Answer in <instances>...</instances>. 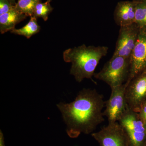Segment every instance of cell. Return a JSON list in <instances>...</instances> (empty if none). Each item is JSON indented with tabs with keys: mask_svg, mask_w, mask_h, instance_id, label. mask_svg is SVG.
I'll return each mask as SVG.
<instances>
[{
	"mask_svg": "<svg viewBox=\"0 0 146 146\" xmlns=\"http://www.w3.org/2000/svg\"><path fill=\"white\" fill-rule=\"evenodd\" d=\"M114 15L115 23L120 27L135 23V0L118 3Z\"/></svg>",
	"mask_w": 146,
	"mask_h": 146,
	"instance_id": "30bf717a",
	"label": "cell"
},
{
	"mask_svg": "<svg viewBox=\"0 0 146 146\" xmlns=\"http://www.w3.org/2000/svg\"><path fill=\"white\" fill-rule=\"evenodd\" d=\"M105 105L104 96L95 89H84L80 91L70 103L57 104L67 125L66 131L71 138H77L81 133H92L104 121L103 109Z\"/></svg>",
	"mask_w": 146,
	"mask_h": 146,
	"instance_id": "6da1fadb",
	"label": "cell"
},
{
	"mask_svg": "<svg viewBox=\"0 0 146 146\" xmlns=\"http://www.w3.org/2000/svg\"><path fill=\"white\" fill-rule=\"evenodd\" d=\"M15 6L8 0H0V15L7 13Z\"/></svg>",
	"mask_w": 146,
	"mask_h": 146,
	"instance_id": "2e32d148",
	"label": "cell"
},
{
	"mask_svg": "<svg viewBox=\"0 0 146 146\" xmlns=\"http://www.w3.org/2000/svg\"><path fill=\"white\" fill-rule=\"evenodd\" d=\"M139 116L144 123H146V105L145 104L138 112Z\"/></svg>",
	"mask_w": 146,
	"mask_h": 146,
	"instance_id": "e0dca14e",
	"label": "cell"
},
{
	"mask_svg": "<svg viewBox=\"0 0 146 146\" xmlns=\"http://www.w3.org/2000/svg\"><path fill=\"white\" fill-rule=\"evenodd\" d=\"M0 146H5L3 134L1 130H0Z\"/></svg>",
	"mask_w": 146,
	"mask_h": 146,
	"instance_id": "ac0fdd59",
	"label": "cell"
},
{
	"mask_svg": "<svg viewBox=\"0 0 146 146\" xmlns=\"http://www.w3.org/2000/svg\"><path fill=\"white\" fill-rule=\"evenodd\" d=\"M135 22L140 29L146 30V0H135Z\"/></svg>",
	"mask_w": 146,
	"mask_h": 146,
	"instance_id": "4fadbf2b",
	"label": "cell"
},
{
	"mask_svg": "<svg viewBox=\"0 0 146 146\" xmlns=\"http://www.w3.org/2000/svg\"><path fill=\"white\" fill-rule=\"evenodd\" d=\"M125 95L128 107L138 113L146 101V70L126 86Z\"/></svg>",
	"mask_w": 146,
	"mask_h": 146,
	"instance_id": "8992f818",
	"label": "cell"
},
{
	"mask_svg": "<svg viewBox=\"0 0 146 146\" xmlns=\"http://www.w3.org/2000/svg\"><path fill=\"white\" fill-rule=\"evenodd\" d=\"M145 104H146V101L145 102ZM145 104H144V105H145Z\"/></svg>",
	"mask_w": 146,
	"mask_h": 146,
	"instance_id": "7402d4cb",
	"label": "cell"
},
{
	"mask_svg": "<svg viewBox=\"0 0 146 146\" xmlns=\"http://www.w3.org/2000/svg\"><path fill=\"white\" fill-rule=\"evenodd\" d=\"M41 0H18L15 7L21 13L27 16H33L36 5Z\"/></svg>",
	"mask_w": 146,
	"mask_h": 146,
	"instance_id": "5bb4252c",
	"label": "cell"
},
{
	"mask_svg": "<svg viewBox=\"0 0 146 146\" xmlns=\"http://www.w3.org/2000/svg\"><path fill=\"white\" fill-rule=\"evenodd\" d=\"M145 129L146 130V123H145Z\"/></svg>",
	"mask_w": 146,
	"mask_h": 146,
	"instance_id": "ffe728a7",
	"label": "cell"
},
{
	"mask_svg": "<svg viewBox=\"0 0 146 146\" xmlns=\"http://www.w3.org/2000/svg\"><path fill=\"white\" fill-rule=\"evenodd\" d=\"M47 1H51V0H47Z\"/></svg>",
	"mask_w": 146,
	"mask_h": 146,
	"instance_id": "44dd1931",
	"label": "cell"
},
{
	"mask_svg": "<svg viewBox=\"0 0 146 146\" xmlns=\"http://www.w3.org/2000/svg\"><path fill=\"white\" fill-rule=\"evenodd\" d=\"M130 69L127 80V86L133 78L146 70V30L140 29L135 47L130 57Z\"/></svg>",
	"mask_w": 146,
	"mask_h": 146,
	"instance_id": "ba28073f",
	"label": "cell"
},
{
	"mask_svg": "<svg viewBox=\"0 0 146 146\" xmlns=\"http://www.w3.org/2000/svg\"><path fill=\"white\" fill-rule=\"evenodd\" d=\"M108 48L106 46L83 44L65 50L63 53L64 61L72 63L70 74L76 81L81 82L84 79H91L100 60L106 56Z\"/></svg>",
	"mask_w": 146,
	"mask_h": 146,
	"instance_id": "7a4b0ae2",
	"label": "cell"
},
{
	"mask_svg": "<svg viewBox=\"0 0 146 146\" xmlns=\"http://www.w3.org/2000/svg\"><path fill=\"white\" fill-rule=\"evenodd\" d=\"M118 122L123 127L128 138L129 146H145L146 130L145 123L138 112L128 107Z\"/></svg>",
	"mask_w": 146,
	"mask_h": 146,
	"instance_id": "277c9868",
	"label": "cell"
},
{
	"mask_svg": "<svg viewBox=\"0 0 146 146\" xmlns=\"http://www.w3.org/2000/svg\"><path fill=\"white\" fill-rule=\"evenodd\" d=\"M37 18L34 16L31 17L29 23L22 28L14 29L10 31L14 34L22 35L26 37L27 39L30 38L33 35L38 33L40 30V27L37 23Z\"/></svg>",
	"mask_w": 146,
	"mask_h": 146,
	"instance_id": "7c38bea8",
	"label": "cell"
},
{
	"mask_svg": "<svg viewBox=\"0 0 146 146\" xmlns=\"http://www.w3.org/2000/svg\"><path fill=\"white\" fill-rule=\"evenodd\" d=\"M91 135L100 146H129L127 134L118 122L108 123L106 126Z\"/></svg>",
	"mask_w": 146,
	"mask_h": 146,
	"instance_id": "5b68a950",
	"label": "cell"
},
{
	"mask_svg": "<svg viewBox=\"0 0 146 146\" xmlns=\"http://www.w3.org/2000/svg\"><path fill=\"white\" fill-rule=\"evenodd\" d=\"M50 2L47 1L44 3H39L35 7L33 16L36 18H42L45 21H47L48 15L53 10Z\"/></svg>",
	"mask_w": 146,
	"mask_h": 146,
	"instance_id": "9a60e30c",
	"label": "cell"
},
{
	"mask_svg": "<svg viewBox=\"0 0 146 146\" xmlns=\"http://www.w3.org/2000/svg\"><path fill=\"white\" fill-rule=\"evenodd\" d=\"M130 69L129 58L112 55L94 77L104 82L111 89L121 86L127 80Z\"/></svg>",
	"mask_w": 146,
	"mask_h": 146,
	"instance_id": "3957f363",
	"label": "cell"
},
{
	"mask_svg": "<svg viewBox=\"0 0 146 146\" xmlns=\"http://www.w3.org/2000/svg\"><path fill=\"white\" fill-rule=\"evenodd\" d=\"M120 27L113 56L129 58L137 42L140 28L136 23Z\"/></svg>",
	"mask_w": 146,
	"mask_h": 146,
	"instance_id": "9c48e42d",
	"label": "cell"
},
{
	"mask_svg": "<svg viewBox=\"0 0 146 146\" xmlns=\"http://www.w3.org/2000/svg\"><path fill=\"white\" fill-rule=\"evenodd\" d=\"M27 16L14 7L7 13L0 15V32L1 34L14 29L17 24L24 21Z\"/></svg>",
	"mask_w": 146,
	"mask_h": 146,
	"instance_id": "8fae6325",
	"label": "cell"
},
{
	"mask_svg": "<svg viewBox=\"0 0 146 146\" xmlns=\"http://www.w3.org/2000/svg\"><path fill=\"white\" fill-rule=\"evenodd\" d=\"M8 1H9L11 3H12V4L13 5H16L15 3V0H8Z\"/></svg>",
	"mask_w": 146,
	"mask_h": 146,
	"instance_id": "d6986e66",
	"label": "cell"
},
{
	"mask_svg": "<svg viewBox=\"0 0 146 146\" xmlns=\"http://www.w3.org/2000/svg\"><path fill=\"white\" fill-rule=\"evenodd\" d=\"M125 89V84L111 89V95L109 99L105 102L106 109L103 112L108 123L119 121L127 109Z\"/></svg>",
	"mask_w": 146,
	"mask_h": 146,
	"instance_id": "52a82bcc",
	"label": "cell"
}]
</instances>
